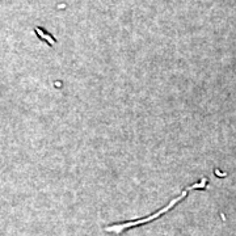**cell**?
<instances>
[{
    "mask_svg": "<svg viewBox=\"0 0 236 236\" xmlns=\"http://www.w3.org/2000/svg\"><path fill=\"white\" fill-rule=\"evenodd\" d=\"M205 185H206V178H203L201 182H197V184L192 185V186L186 188V189H185L184 192H182L178 197H176L175 199H172V201H171L167 205V206H164L161 210H159V211L155 213V214H152V215L147 216V218L138 219V220H131V222H126V223L112 224V226H108V227H106L105 231H106V232H112V234H121V232H123L125 230L131 228V227L140 226V224H144V223H150V222H152V220H155V219H157L159 216H161V214H164V213H168L169 210H172L173 207H175L180 201H182V199H184L185 197H186V194L190 192V190H193V189H199V188H205Z\"/></svg>",
    "mask_w": 236,
    "mask_h": 236,
    "instance_id": "cell-1",
    "label": "cell"
}]
</instances>
